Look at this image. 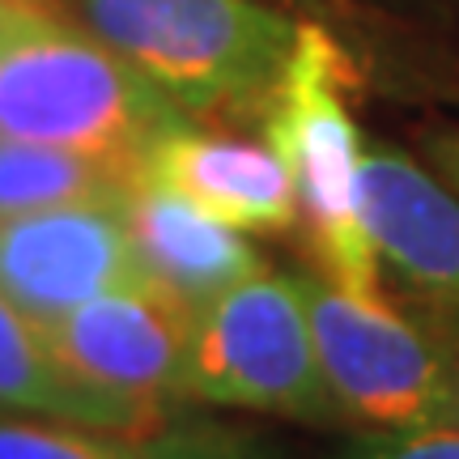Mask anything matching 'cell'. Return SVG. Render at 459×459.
<instances>
[{
  "instance_id": "13",
  "label": "cell",
  "mask_w": 459,
  "mask_h": 459,
  "mask_svg": "<svg viewBox=\"0 0 459 459\" xmlns=\"http://www.w3.org/2000/svg\"><path fill=\"white\" fill-rule=\"evenodd\" d=\"M141 175L145 166L0 136V221L17 213L56 209V204L124 200Z\"/></svg>"
},
{
  "instance_id": "6",
  "label": "cell",
  "mask_w": 459,
  "mask_h": 459,
  "mask_svg": "<svg viewBox=\"0 0 459 459\" xmlns=\"http://www.w3.org/2000/svg\"><path fill=\"white\" fill-rule=\"evenodd\" d=\"M124 285H153L124 226V200L56 204L0 221V298L34 324H56Z\"/></svg>"
},
{
  "instance_id": "1",
  "label": "cell",
  "mask_w": 459,
  "mask_h": 459,
  "mask_svg": "<svg viewBox=\"0 0 459 459\" xmlns=\"http://www.w3.org/2000/svg\"><path fill=\"white\" fill-rule=\"evenodd\" d=\"M187 115L77 26L60 0H22L0 17V136L145 166L149 145Z\"/></svg>"
},
{
  "instance_id": "15",
  "label": "cell",
  "mask_w": 459,
  "mask_h": 459,
  "mask_svg": "<svg viewBox=\"0 0 459 459\" xmlns=\"http://www.w3.org/2000/svg\"><path fill=\"white\" fill-rule=\"evenodd\" d=\"M426 153H429V162L438 166V175H443V179L459 192V128L429 132V136H426Z\"/></svg>"
},
{
  "instance_id": "3",
  "label": "cell",
  "mask_w": 459,
  "mask_h": 459,
  "mask_svg": "<svg viewBox=\"0 0 459 459\" xmlns=\"http://www.w3.org/2000/svg\"><path fill=\"white\" fill-rule=\"evenodd\" d=\"M349 60L319 22H298L290 65L260 128L290 166L298 217L319 277L353 298L378 294V255L361 226V141L344 102Z\"/></svg>"
},
{
  "instance_id": "11",
  "label": "cell",
  "mask_w": 459,
  "mask_h": 459,
  "mask_svg": "<svg viewBox=\"0 0 459 459\" xmlns=\"http://www.w3.org/2000/svg\"><path fill=\"white\" fill-rule=\"evenodd\" d=\"M0 412L94 429H158L170 417L166 404L124 400L77 378L51 349L48 328L4 298H0Z\"/></svg>"
},
{
  "instance_id": "2",
  "label": "cell",
  "mask_w": 459,
  "mask_h": 459,
  "mask_svg": "<svg viewBox=\"0 0 459 459\" xmlns=\"http://www.w3.org/2000/svg\"><path fill=\"white\" fill-rule=\"evenodd\" d=\"M82 22L187 119H264L298 22L264 0H77Z\"/></svg>"
},
{
  "instance_id": "12",
  "label": "cell",
  "mask_w": 459,
  "mask_h": 459,
  "mask_svg": "<svg viewBox=\"0 0 459 459\" xmlns=\"http://www.w3.org/2000/svg\"><path fill=\"white\" fill-rule=\"evenodd\" d=\"M0 459H277L251 434L192 421L158 429H94L48 417H0Z\"/></svg>"
},
{
  "instance_id": "5",
  "label": "cell",
  "mask_w": 459,
  "mask_h": 459,
  "mask_svg": "<svg viewBox=\"0 0 459 459\" xmlns=\"http://www.w3.org/2000/svg\"><path fill=\"white\" fill-rule=\"evenodd\" d=\"M328 387L349 421L378 429L459 426V349L324 277H298Z\"/></svg>"
},
{
  "instance_id": "17",
  "label": "cell",
  "mask_w": 459,
  "mask_h": 459,
  "mask_svg": "<svg viewBox=\"0 0 459 459\" xmlns=\"http://www.w3.org/2000/svg\"><path fill=\"white\" fill-rule=\"evenodd\" d=\"M281 4H302V9H311L315 0H281Z\"/></svg>"
},
{
  "instance_id": "4",
  "label": "cell",
  "mask_w": 459,
  "mask_h": 459,
  "mask_svg": "<svg viewBox=\"0 0 459 459\" xmlns=\"http://www.w3.org/2000/svg\"><path fill=\"white\" fill-rule=\"evenodd\" d=\"M179 395L290 421H349L328 387L298 277L255 273L192 315Z\"/></svg>"
},
{
  "instance_id": "16",
  "label": "cell",
  "mask_w": 459,
  "mask_h": 459,
  "mask_svg": "<svg viewBox=\"0 0 459 459\" xmlns=\"http://www.w3.org/2000/svg\"><path fill=\"white\" fill-rule=\"evenodd\" d=\"M13 4H22V0H0V17L9 13V9H13Z\"/></svg>"
},
{
  "instance_id": "14",
  "label": "cell",
  "mask_w": 459,
  "mask_h": 459,
  "mask_svg": "<svg viewBox=\"0 0 459 459\" xmlns=\"http://www.w3.org/2000/svg\"><path fill=\"white\" fill-rule=\"evenodd\" d=\"M341 459H459V426L378 429L353 443Z\"/></svg>"
},
{
  "instance_id": "8",
  "label": "cell",
  "mask_w": 459,
  "mask_h": 459,
  "mask_svg": "<svg viewBox=\"0 0 459 459\" xmlns=\"http://www.w3.org/2000/svg\"><path fill=\"white\" fill-rule=\"evenodd\" d=\"M361 226L412 290L459 311V192L392 145H361Z\"/></svg>"
},
{
  "instance_id": "7",
  "label": "cell",
  "mask_w": 459,
  "mask_h": 459,
  "mask_svg": "<svg viewBox=\"0 0 459 459\" xmlns=\"http://www.w3.org/2000/svg\"><path fill=\"white\" fill-rule=\"evenodd\" d=\"M192 307L158 285H124L48 324V341L68 370L99 392L166 404L179 395Z\"/></svg>"
},
{
  "instance_id": "9",
  "label": "cell",
  "mask_w": 459,
  "mask_h": 459,
  "mask_svg": "<svg viewBox=\"0 0 459 459\" xmlns=\"http://www.w3.org/2000/svg\"><path fill=\"white\" fill-rule=\"evenodd\" d=\"M145 175L234 230L285 234L298 226L290 166L268 141L204 132L179 119L149 145Z\"/></svg>"
},
{
  "instance_id": "10",
  "label": "cell",
  "mask_w": 459,
  "mask_h": 459,
  "mask_svg": "<svg viewBox=\"0 0 459 459\" xmlns=\"http://www.w3.org/2000/svg\"><path fill=\"white\" fill-rule=\"evenodd\" d=\"M124 226L145 277L192 311L264 273L260 251L243 238V230L217 221L149 175H141L124 196Z\"/></svg>"
}]
</instances>
